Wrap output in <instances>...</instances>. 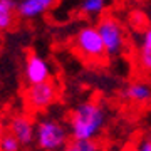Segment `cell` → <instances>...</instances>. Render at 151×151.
<instances>
[{
  "instance_id": "1",
  "label": "cell",
  "mask_w": 151,
  "mask_h": 151,
  "mask_svg": "<svg viewBox=\"0 0 151 151\" xmlns=\"http://www.w3.org/2000/svg\"><path fill=\"white\" fill-rule=\"evenodd\" d=\"M106 123V111L99 103L86 101L70 113L69 133L74 141L96 139Z\"/></svg>"
},
{
  "instance_id": "2",
  "label": "cell",
  "mask_w": 151,
  "mask_h": 151,
  "mask_svg": "<svg viewBox=\"0 0 151 151\" xmlns=\"http://www.w3.org/2000/svg\"><path fill=\"white\" fill-rule=\"evenodd\" d=\"M69 131L64 124L50 118H44L35 124V145L42 151H60L67 146Z\"/></svg>"
},
{
  "instance_id": "3",
  "label": "cell",
  "mask_w": 151,
  "mask_h": 151,
  "mask_svg": "<svg viewBox=\"0 0 151 151\" xmlns=\"http://www.w3.org/2000/svg\"><path fill=\"white\" fill-rule=\"evenodd\" d=\"M74 45L77 52L87 60H103L108 57L103 39L99 35L97 27L94 25H86L79 29L74 37Z\"/></svg>"
},
{
  "instance_id": "4",
  "label": "cell",
  "mask_w": 151,
  "mask_h": 151,
  "mask_svg": "<svg viewBox=\"0 0 151 151\" xmlns=\"http://www.w3.org/2000/svg\"><path fill=\"white\" fill-rule=\"evenodd\" d=\"M96 27L104 42L106 54L109 57L121 54L124 49V30L118 19H114L113 15H104L99 19Z\"/></svg>"
},
{
  "instance_id": "5",
  "label": "cell",
  "mask_w": 151,
  "mask_h": 151,
  "mask_svg": "<svg viewBox=\"0 0 151 151\" xmlns=\"http://www.w3.org/2000/svg\"><path fill=\"white\" fill-rule=\"evenodd\" d=\"M57 99V86L52 81L29 86L25 91V103L32 111H45Z\"/></svg>"
},
{
  "instance_id": "6",
  "label": "cell",
  "mask_w": 151,
  "mask_h": 151,
  "mask_svg": "<svg viewBox=\"0 0 151 151\" xmlns=\"http://www.w3.org/2000/svg\"><path fill=\"white\" fill-rule=\"evenodd\" d=\"M24 76H25V81L29 86L42 84V82L50 81V67H49L47 60L39 54H29L25 59Z\"/></svg>"
},
{
  "instance_id": "7",
  "label": "cell",
  "mask_w": 151,
  "mask_h": 151,
  "mask_svg": "<svg viewBox=\"0 0 151 151\" xmlns=\"http://www.w3.org/2000/svg\"><path fill=\"white\" fill-rule=\"evenodd\" d=\"M9 131L22 146H29L35 141V124L27 114H15L9 123Z\"/></svg>"
},
{
  "instance_id": "8",
  "label": "cell",
  "mask_w": 151,
  "mask_h": 151,
  "mask_svg": "<svg viewBox=\"0 0 151 151\" xmlns=\"http://www.w3.org/2000/svg\"><path fill=\"white\" fill-rule=\"evenodd\" d=\"M55 0H20L17 4V14L22 19H35L54 5Z\"/></svg>"
},
{
  "instance_id": "9",
  "label": "cell",
  "mask_w": 151,
  "mask_h": 151,
  "mask_svg": "<svg viewBox=\"0 0 151 151\" xmlns=\"http://www.w3.org/2000/svg\"><path fill=\"white\" fill-rule=\"evenodd\" d=\"M123 97L138 104L148 103L151 101V86L146 82H131L129 86L124 87Z\"/></svg>"
},
{
  "instance_id": "10",
  "label": "cell",
  "mask_w": 151,
  "mask_h": 151,
  "mask_svg": "<svg viewBox=\"0 0 151 151\" xmlns=\"http://www.w3.org/2000/svg\"><path fill=\"white\" fill-rule=\"evenodd\" d=\"M138 65L145 72H151V27H148L143 34L138 50Z\"/></svg>"
},
{
  "instance_id": "11",
  "label": "cell",
  "mask_w": 151,
  "mask_h": 151,
  "mask_svg": "<svg viewBox=\"0 0 151 151\" xmlns=\"http://www.w3.org/2000/svg\"><path fill=\"white\" fill-rule=\"evenodd\" d=\"M17 5L14 0H0V30H9L14 25V12Z\"/></svg>"
},
{
  "instance_id": "12",
  "label": "cell",
  "mask_w": 151,
  "mask_h": 151,
  "mask_svg": "<svg viewBox=\"0 0 151 151\" xmlns=\"http://www.w3.org/2000/svg\"><path fill=\"white\" fill-rule=\"evenodd\" d=\"M106 9V0H82L81 10L86 15H99Z\"/></svg>"
},
{
  "instance_id": "13",
  "label": "cell",
  "mask_w": 151,
  "mask_h": 151,
  "mask_svg": "<svg viewBox=\"0 0 151 151\" xmlns=\"http://www.w3.org/2000/svg\"><path fill=\"white\" fill-rule=\"evenodd\" d=\"M20 143L10 131H5L4 136L0 138V151H19L20 150Z\"/></svg>"
},
{
  "instance_id": "14",
  "label": "cell",
  "mask_w": 151,
  "mask_h": 151,
  "mask_svg": "<svg viewBox=\"0 0 151 151\" xmlns=\"http://www.w3.org/2000/svg\"><path fill=\"white\" fill-rule=\"evenodd\" d=\"M76 146V151H103V146L99 145L96 139L89 141H72Z\"/></svg>"
},
{
  "instance_id": "15",
  "label": "cell",
  "mask_w": 151,
  "mask_h": 151,
  "mask_svg": "<svg viewBox=\"0 0 151 151\" xmlns=\"http://www.w3.org/2000/svg\"><path fill=\"white\" fill-rule=\"evenodd\" d=\"M136 151H151V139H145L141 141V145L138 146Z\"/></svg>"
},
{
  "instance_id": "16",
  "label": "cell",
  "mask_w": 151,
  "mask_h": 151,
  "mask_svg": "<svg viewBox=\"0 0 151 151\" xmlns=\"http://www.w3.org/2000/svg\"><path fill=\"white\" fill-rule=\"evenodd\" d=\"M60 151H76V146H74V143H70V145H67L64 148V150H60Z\"/></svg>"
},
{
  "instance_id": "17",
  "label": "cell",
  "mask_w": 151,
  "mask_h": 151,
  "mask_svg": "<svg viewBox=\"0 0 151 151\" xmlns=\"http://www.w3.org/2000/svg\"><path fill=\"white\" fill-rule=\"evenodd\" d=\"M121 151H136L134 148H131V146H126V148H123Z\"/></svg>"
},
{
  "instance_id": "18",
  "label": "cell",
  "mask_w": 151,
  "mask_h": 151,
  "mask_svg": "<svg viewBox=\"0 0 151 151\" xmlns=\"http://www.w3.org/2000/svg\"><path fill=\"white\" fill-rule=\"evenodd\" d=\"M4 133H5V131H4V128H2V124H0V138L4 136Z\"/></svg>"
}]
</instances>
